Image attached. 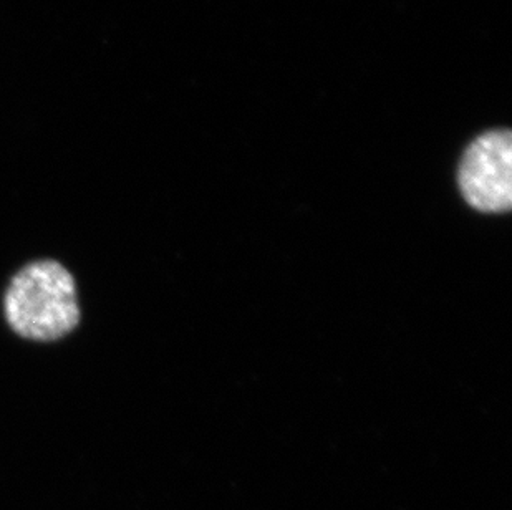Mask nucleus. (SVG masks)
<instances>
[{
    "mask_svg": "<svg viewBox=\"0 0 512 510\" xmlns=\"http://www.w3.org/2000/svg\"><path fill=\"white\" fill-rule=\"evenodd\" d=\"M459 191L469 206L486 214L512 206V136L494 130L479 136L464 151L458 169Z\"/></svg>",
    "mask_w": 512,
    "mask_h": 510,
    "instance_id": "f03ea898",
    "label": "nucleus"
},
{
    "mask_svg": "<svg viewBox=\"0 0 512 510\" xmlns=\"http://www.w3.org/2000/svg\"><path fill=\"white\" fill-rule=\"evenodd\" d=\"M2 312L17 337L35 343L58 342L82 322L77 280L58 260H30L10 277Z\"/></svg>",
    "mask_w": 512,
    "mask_h": 510,
    "instance_id": "f257e3e1",
    "label": "nucleus"
}]
</instances>
